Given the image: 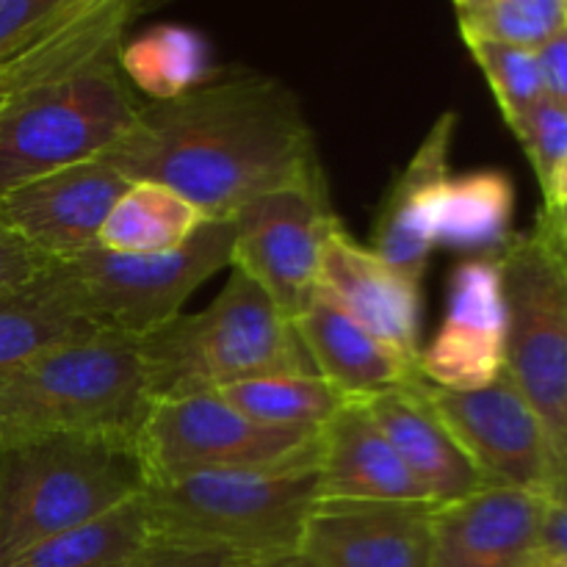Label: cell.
<instances>
[{"label":"cell","mask_w":567,"mask_h":567,"mask_svg":"<svg viewBox=\"0 0 567 567\" xmlns=\"http://www.w3.org/2000/svg\"><path fill=\"white\" fill-rule=\"evenodd\" d=\"M103 158L127 181L183 194L205 219H233L277 188L327 183L297 94L255 72L214 78L169 103H142Z\"/></svg>","instance_id":"1"},{"label":"cell","mask_w":567,"mask_h":567,"mask_svg":"<svg viewBox=\"0 0 567 567\" xmlns=\"http://www.w3.org/2000/svg\"><path fill=\"white\" fill-rule=\"evenodd\" d=\"M150 404L219 393L238 382L310 369L291 321L269 293L233 269L219 297L136 338Z\"/></svg>","instance_id":"2"},{"label":"cell","mask_w":567,"mask_h":567,"mask_svg":"<svg viewBox=\"0 0 567 567\" xmlns=\"http://www.w3.org/2000/svg\"><path fill=\"white\" fill-rule=\"evenodd\" d=\"M147 487L136 435L81 432L0 446V565Z\"/></svg>","instance_id":"3"},{"label":"cell","mask_w":567,"mask_h":567,"mask_svg":"<svg viewBox=\"0 0 567 567\" xmlns=\"http://www.w3.org/2000/svg\"><path fill=\"white\" fill-rule=\"evenodd\" d=\"M316 504V463L186 476L142 493L150 540L214 548L236 559L297 554Z\"/></svg>","instance_id":"4"},{"label":"cell","mask_w":567,"mask_h":567,"mask_svg":"<svg viewBox=\"0 0 567 567\" xmlns=\"http://www.w3.org/2000/svg\"><path fill=\"white\" fill-rule=\"evenodd\" d=\"M147 410L138 343L122 332L0 369V446L81 432L138 435Z\"/></svg>","instance_id":"5"},{"label":"cell","mask_w":567,"mask_h":567,"mask_svg":"<svg viewBox=\"0 0 567 567\" xmlns=\"http://www.w3.org/2000/svg\"><path fill=\"white\" fill-rule=\"evenodd\" d=\"M507 305V377L540 419L563 468L567 504V238L557 210L496 255Z\"/></svg>","instance_id":"6"},{"label":"cell","mask_w":567,"mask_h":567,"mask_svg":"<svg viewBox=\"0 0 567 567\" xmlns=\"http://www.w3.org/2000/svg\"><path fill=\"white\" fill-rule=\"evenodd\" d=\"M142 103L120 55L0 100V197L64 166L109 153L133 127Z\"/></svg>","instance_id":"7"},{"label":"cell","mask_w":567,"mask_h":567,"mask_svg":"<svg viewBox=\"0 0 567 567\" xmlns=\"http://www.w3.org/2000/svg\"><path fill=\"white\" fill-rule=\"evenodd\" d=\"M233 236V219H208L175 252L122 255L94 247L55 258L50 271L103 330L142 338L181 316L186 299L216 271L230 269Z\"/></svg>","instance_id":"8"},{"label":"cell","mask_w":567,"mask_h":567,"mask_svg":"<svg viewBox=\"0 0 567 567\" xmlns=\"http://www.w3.org/2000/svg\"><path fill=\"white\" fill-rule=\"evenodd\" d=\"M321 430H277L247 419L219 393L150 404L136 435L147 485L227 471L319 463Z\"/></svg>","instance_id":"9"},{"label":"cell","mask_w":567,"mask_h":567,"mask_svg":"<svg viewBox=\"0 0 567 567\" xmlns=\"http://www.w3.org/2000/svg\"><path fill=\"white\" fill-rule=\"evenodd\" d=\"M341 227L327 183L277 188L233 216V269L252 277L293 324L319 291L324 247Z\"/></svg>","instance_id":"10"},{"label":"cell","mask_w":567,"mask_h":567,"mask_svg":"<svg viewBox=\"0 0 567 567\" xmlns=\"http://www.w3.org/2000/svg\"><path fill=\"white\" fill-rule=\"evenodd\" d=\"M424 393L493 487L563 502V468L551 441L507 371L482 391H446L424 377Z\"/></svg>","instance_id":"11"},{"label":"cell","mask_w":567,"mask_h":567,"mask_svg":"<svg viewBox=\"0 0 567 567\" xmlns=\"http://www.w3.org/2000/svg\"><path fill=\"white\" fill-rule=\"evenodd\" d=\"M419 369L446 391H482L507 371V305L496 258H465L452 271L437 336Z\"/></svg>","instance_id":"12"},{"label":"cell","mask_w":567,"mask_h":567,"mask_svg":"<svg viewBox=\"0 0 567 567\" xmlns=\"http://www.w3.org/2000/svg\"><path fill=\"white\" fill-rule=\"evenodd\" d=\"M131 183L97 155L3 194L0 225L25 238L50 260L70 258L97 247L105 216Z\"/></svg>","instance_id":"13"},{"label":"cell","mask_w":567,"mask_h":567,"mask_svg":"<svg viewBox=\"0 0 567 567\" xmlns=\"http://www.w3.org/2000/svg\"><path fill=\"white\" fill-rule=\"evenodd\" d=\"M435 507L319 502L299 554L319 567H430Z\"/></svg>","instance_id":"14"},{"label":"cell","mask_w":567,"mask_h":567,"mask_svg":"<svg viewBox=\"0 0 567 567\" xmlns=\"http://www.w3.org/2000/svg\"><path fill=\"white\" fill-rule=\"evenodd\" d=\"M546 498L485 487L432 515L430 567H535Z\"/></svg>","instance_id":"15"},{"label":"cell","mask_w":567,"mask_h":567,"mask_svg":"<svg viewBox=\"0 0 567 567\" xmlns=\"http://www.w3.org/2000/svg\"><path fill=\"white\" fill-rule=\"evenodd\" d=\"M454 131H457L454 111L437 116L377 210L371 249L419 286L430 255L437 247V219H441L443 194L452 181L449 153H452Z\"/></svg>","instance_id":"16"},{"label":"cell","mask_w":567,"mask_h":567,"mask_svg":"<svg viewBox=\"0 0 567 567\" xmlns=\"http://www.w3.org/2000/svg\"><path fill=\"white\" fill-rule=\"evenodd\" d=\"M319 288L360 327L408 358H421V286L338 227L324 247Z\"/></svg>","instance_id":"17"},{"label":"cell","mask_w":567,"mask_h":567,"mask_svg":"<svg viewBox=\"0 0 567 567\" xmlns=\"http://www.w3.org/2000/svg\"><path fill=\"white\" fill-rule=\"evenodd\" d=\"M319 502L435 504L391 446L365 402L349 399L319 441Z\"/></svg>","instance_id":"18"},{"label":"cell","mask_w":567,"mask_h":567,"mask_svg":"<svg viewBox=\"0 0 567 567\" xmlns=\"http://www.w3.org/2000/svg\"><path fill=\"white\" fill-rule=\"evenodd\" d=\"M291 327L313 374L354 402L396 391L421 374L419 360L371 336L321 288Z\"/></svg>","instance_id":"19"},{"label":"cell","mask_w":567,"mask_h":567,"mask_svg":"<svg viewBox=\"0 0 567 567\" xmlns=\"http://www.w3.org/2000/svg\"><path fill=\"white\" fill-rule=\"evenodd\" d=\"M365 408L435 504L463 502L493 487L426 399L424 374L396 391L365 399Z\"/></svg>","instance_id":"20"},{"label":"cell","mask_w":567,"mask_h":567,"mask_svg":"<svg viewBox=\"0 0 567 567\" xmlns=\"http://www.w3.org/2000/svg\"><path fill=\"white\" fill-rule=\"evenodd\" d=\"M53 264V260H50ZM48 269L0 297V369L103 336Z\"/></svg>","instance_id":"21"},{"label":"cell","mask_w":567,"mask_h":567,"mask_svg":"<svg viewBox=\"0 0 567 567\" xmlns=\"http://www.w3.org/2000/svg\"><path fill=\"white\" fill-rule=\"evenodd\" d=\"M515 188L504 172L452 175L437 219V247L468 258H496L513 238Z\"/></svg>","instance_id":"22"},{"label":"cell","mask_w":567,"mask_h":567,"mask_svg":"<svg viewBox=\"0 0 567 567\" xmlns=\"http://www.w3.org/2000/svg\"><path fill=\"white\" fill-rule=\"evenodd\" d=\"M205 216L183 194L153 181H133L100 227L97 247L122 255L175 252L197 236Z\"/></svg>","instance_id":"23"},{"label":"cell","mask_w":567,"mask_h":567,"mask_svg":"<svg viewBox=\"0 0 567 567\" xmlns=\"http://www.w3.org/2000/svg\"><path fill=\"white\" fill-rule=\"evenodd\" d=\"M120 70L150 103H169L214 81L208 39L188 25H153L125 39Z\"/></svg>","instance_id":"24"},{"label":"cell","mask_w":567,"mask_h":567,"mask_svg":"<svg viewBox=\"0 0 567 567\" xmlns=\"http://www.w3.org/2000/svg\"><path fill=\"white\" fill-rule=\"evenodd\" d=\"M142 496L89 524L37 543L0 567H127L147 548Z\"/></svg>","instance_id":"25"},{"label":"cell","mask_w":567,"mask_h":567,"mask_svg":"<svg viewBox=\"0 0 567 567\" xmlns=\"http://www.w3.org/2000/svg\"><path fill=\"white\" fill-rule=\"evenodd\" d=\"M230 408L277 430H324L327 421L349 402L313 371L271 374L219 391Z\"/></svg>","instance_id":"26"},{"label":"cell","mask_w":567,"mask_h":567,"mask_svg":"<svg viewBox=\"0 0 567 567\" xmlns=\"http://www.w3.org/2000/svg\"><path fill=\"white\" fill-rule=\"evenodd\" d=\"M454 14L465 44H504L540 53L567 28V0H460Z\"/></svg>","instance_id":"27"},{"label":"cell","mask_w":567,"mask_h":567,"mask_svg":"<svg viewBox=\"0 0 567 567\" xmlns=\"http://www.w3.org/2000/svg\"><path fill=\"white\" fill-rule=\"evenodd\" d=\"M480 64L482 75L491 83V92L502 109L509 127L546 97L540 55L532 50L504 48V44H465Z\"/></svg>","instance_id":"28"},{"label":"cell","mask_w":567,"mask_h":567,"mask_svg":"<svg viewBox=\"0 0 567 567\" xmlns=\"http://www.w3.org/2000/svg\"><path fill=\"white\" fill-rule=\"evenodd\" d=\"M509 131L515 133L535 169L543 192V208H554L557 183L567 166V105L546 94Z\"/></svg>","instance_id":"29"},{"label":"cell","mask_w":567,"mask_h":567,"mask_svg":"<svg viewBox=\"0 0 567 567\" xmlns=\"http://www.w3.org/2000/svg\"><path fill=\"white\" fill-rule=\"evenodd\" d=\"M81 0H0V70L48 37Z\"/></svg>","instance_id":"30"},{"label":"cell","mask_w":567,"mask_h":567,"mask_svg":"<svg viewBox=\"0 0 567 567\" xmlns=\"http://www.w3.org/2000/svg\"><path fill=\"white\" fill-rule=\"evenodd\" d=\"M50 266V258L37 247L0 225V297L14 288L25 286L33 277L42 275Z\"/></svg>","instance_id":"31"},{"label":"cell","mask_w":567,"mask_h":567,"mask_svg":"<svg viewBox=\"0 0 567 567\" xmlns=\"http://www.w3.org/2000/svg\"><path fill=\"white\" fill-rule=\"evenodd\" d=\"M236 557L214 548L177 546V543L150 540L147 548L138 554L127 567H230Z\"/></svg>","instance_id":"32"},{"label":"cell","mask_w":567,"mask_h":567,"mask_svg":"<svg viewBox=\"0 0 567 567\" xmlns=\"http://www.w3.org/2000/svg\"><path fill=\"white\" fill-rule=\"evenodd\" d=\"M543 78H546L548 97L567 105V28L540 50Z\"/></svg>","instance_id":"33"},{"label":"cell","mask_w":567,"mask_h":567,"mask_svg":"<svg viewBox=\"0 0 567 567\" xmlns=\"http://www.w3.org/2000/svg\"><path fill=\"white\" fill-rule=\"evenodd\" d=\"M540 559L567 565V504H546L540 529Z\"/></svg>","instance_id":"34"},{"label":"cell","mask_w":567,"mask_h":567,"mask_svg":"<svg viewBox=\"0 0 567 567\" xmlns=\"http://www.w3.org/2000/svg\"><path fill=\"white\" fill-rule=\"evenodd\" d=\"M230 567H319L310 563L305 554H282V557H266V559H233Z\"/></svg>","instance_id":"35"},{"label":"cell","mask_w":567,"mask_h":567,"mask_svg":"<svg viewBox=\"0 0 567 567\" xmlns=\"http://www.w3.org/2000/svg\"><path fill=\"white\" fill-rule=\"evenodd\" d=\"M563 205H567V166H565L563 177H559V183H557V197H554V208H546V210H557V208H563Z\"/></svg>","instance_id":"36"},{"label":"cell","mask_w":567,"mask_h":567,"mask_svg":"<svg viewBox=\"0 0 567 567\" xmlns=\"http://www.w3.org/2000/svg\"><path fill=\"white\" fill-rule=\"evenodd\" d=\"M557 214H559V225H563V233H565V238H567V205H563V208H557Z\"/></svg>","instance_id":"37"},{"label":"cell","mask_w":567,"mask_h":567,"mask_svg":"<svg viewBox=\"0 0 567 567\" xmlns=\"http://www.w3.org/2000/svg\"><path fill=\"white\" fill-rule=\"evenodd\" d=\"M535 567H567V565H563V563H548V559H540V563H537Z\"/></svg>","instance_id":"38"},{"label":"cell","mask_w":567,"mask_h":567,"mask_svg":"<svg viewBox=\"0 0 567 567\" xmlns=\"http://www.w3.org/2000/svg\"><path fill=\"white\" fill-rule=\"evenodd\" d=\"M0 97H3V78H0Z\"/></svg>","instance_id":"39"}]
</instances>
